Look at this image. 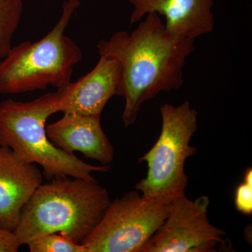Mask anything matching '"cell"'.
Returning <instances> with one entry per match:
<instances>
[{"label":"cell","instance_id":"cell-1","mask_svg":"<svg viewBox=\"0 0 252 252\" xmlns=\"http://www.w3.org/2000/svg\"><path fill=\"white\" fill-rule=\"evenodd\" d=\"M144 17L132 32H117L97 44L99 56L117 60L122 68L117 95L125 99L126 127L135 124L147 101L182 87L186 62L195 51V40L172 35L159 15Z\"/></svg>","mask_w":252,"mask_h":252},{"label":"cell","instance_id":"cell-2","mask_svg":"<svg viewBox=\"0 0 252 252\" xmlns=\"http://www.w3.org/2000/svg\"><path fill=\"white\" fill-rule=\"evenodd\" d=\"M110 203L109 192L96 180L53 179L39 185L23 207L15 237L20 246L53 233L81 244L98 224Z\"/></svg>","mask_w":252,"mask_h":252},{"label":"cell","instance_id":"cell-3","mask_svg":"<svg viewBox=\"0 0 252 252\" xmlns=\"http://www.w3.org/2000/svg\"><path fill=\"white\" fill-rule=\"evenodd\" d=\"M61 91L47 93L29 102H0V147H8L25 161L42 167L48 180L76 177L95 180L93 172H107V165H92L55 147L46 134V123L60 112Z\"/></svg>","mask_w":252,"mask_h":252},{"label":"cell","instance_id":"cell-4","mask_svg":"<svg viewBox=\"0 0 252 252\" xmlns=\"http://www.w3.org/2000/svg\"><path fill=\"white\" fill-rule=\"evenodd\" d=\"M79 6V0L64 1L59 21L42 39L24 41L11 48L0 61V94H23L50 86L59 90L72 82L82 52L64 32Z\"/></svg>","mask_w":252,"mask_h":252},{"label":"cell","instance_id":"cell-5","mask_svg":"<svg viewBox=\"0 0 252 252\" xmlns=\"http://www.w3.org/2000/svg\"><path fill=\"white\" fill-rule=\"evenodd\" d=\"M161 132L152 148L140 158L148 167L147 175L135 185L142 196L170 203L185 193L188 177L185 163L197 149L190 145L198 130V112L187 100L180 105L163 104L160 108Z\"/></svg>","mask_w":252,"mask_h":252},{"label":"cell","instance_id":"cell-6","mask_svg":"<svg viewBox=\"0 0 252 252\" xmlns=\"http://www.w3.org/2000/svg\"><path fill=\"white\" fill-rule=\"evenodd\" d=\"M170 203L132 190L111 201L102 220L81 244L89 252H142L166 219Z\"/></svg>","mask_w":252,"mask_h":252},{"label":"cell","instance_id":"cell-7","mask_svg":"<svg viewBox=\"0 0 252 252\" xmlns=\"http://www.w3.org/2000/svg\"><path fill=\"white\" fill-rule=\"evenodd\" d=\"M210 203L206 195L194 200L185 193L176 197L170 203L166 219L142 252H217L224 243L225 233L210 221Z\"/></svg>","mask_w":252,"mask_h":252},{"label":"cell","instance_id":"cell-8","mask_svg":"<svg viewBox=\"0 0 252 252\" xmlns=\"http://www.w3.org/2000/svg\"><path fill=\"white\" fill-rule=\"evenodd\" d=\"M133 6L130 25L156 13L165 18L167 31L180 39H194L211 33L215 28V0H128Z\"/></svg>","mask_w":252,"mask_h":252},{"label":"cell","instance_id":"cell-9","mask_svg":"<svg viewBox=\"0 0 252 252\" xmlns=\"http://www.w3.org/2000/svg\"><path fill=\"white\" fill-rule=\"evenodd\" d=\"M42 181L37 165L25 161L8 147H0V229L14 231L23 207Z\"/></svg>","mask_w":252,"mask_h":252},{"label":"cell","instance_id":"cell-10","mask_svg":"<svg viewBox=\"0 0 252 252\" xmlns=\"http://www.w3.org/2000/svg\"><path fill=\"white\" fill-rule=\"evenodd\" d=\"M122 68L117 60L100 56L95 67L61 91L60 112L101 116L111 97L117 94Z\"/></svg>","mask_w":252,"mask_h":252},{"label":"cell","instance_id":"cell-11","mask_svg":"<svg viewBox=\"0 0 252 252\" xmlns=\"http://www.w3.org/2000/svg\"><path fill=\"white\" fill-rule=\"evenodd\" d=\"M46 130L55 147L66 153L81 152L86 158L102 165L114 160V147L102 130L100 116L66 113L46 126Z\"/></svg>","mask_w":252,"mask_h":252},{"label":"cell","instance_id":"cell-12","mask_svg":"<svg viewBox=\"0 0 252 252\" xmlns=\"http://www.w3.org/2000/svg\"><path fill=\"white\" fill-rule=\"evenodd\" d=\"M23 9V0H0V59L6 57L13 47L11 43Z\"/></svg>","mask_w":252,"mask_h":252},{"label":"cell","instance_id":"cell-13","mask_svg":"<svg viewBox=\"0 0 252 252\" xmlns=\"http://www.w3.org/2000/svg\"><path fill=\"white\" fill-rule=\"evenodd\" d=\"M31 252H89L82 244L76 243L60 233H47L27 244Z\"/></svg>","mask_w":252,"mask_h":252},{"label":"cell","instance_id":"cell-14","mask_svg":"<svg viewBox=\"0 0 252 252\" xmlns=\"http://www.w3.org/2000/svg\"><path fill=\"white\" fill-rule=\"evenodd\" d=\"M235 206L238 212L246 216L252 215V169L245 171L243 182L235 190Z\"/></svg>","mask_w":252,"mask_h":252},{"label":"cell","instance_id":"cell-15","mask_svg":"<svg viewBox=\"0 0 252 252\" xmlns=\"http://www.w3.org/2000/svg\"><path fill=\"white\" fill-rule=\"evenodd\" d=\"M20 247L14 232L0 229V252H16Z\"/></svg>","mask_w":252,"mask_h":252}]
</instances>
